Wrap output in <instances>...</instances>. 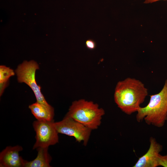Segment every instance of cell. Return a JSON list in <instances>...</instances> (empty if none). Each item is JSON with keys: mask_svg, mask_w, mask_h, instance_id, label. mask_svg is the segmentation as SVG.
<instances>
[{"mask_svg": "<svg viewBox=\"0 0 167 167\" xmlns=\"http://www.w3.org/2000/svg\"><path fill=\"white\" fill-rule=\"evenodd\" d=\"M150 146L147 152L139 158L134 167H157L158 166V158L163 147L155 138L151 137Z\"/></svg>", "mask_w": 167, "mask_h": 167, "instance_id": "52a82bcc", "label": "cell"}, {"mask_svg": "<svg viewBox=\"0 0 167 167\" xmlns=\"http://www.w3.org/2000/svg\"><path fill=\"white\" fill-rule=\"evenodd\" d=\"M103 109L92 101L80 99L73 102L66 116L79 122L92 130L97 129L105 114Z\"/></svg>", "mask_w": 167, "mask_h": 167, "instance_id": "3957f363", "label": "cell"}, {"mask_svg": "<svg viewBox=\"0 0 167 167\" xmlns=\"http://www.w3.org/2000/svg\"><path fill=\"white\" fill-rule=\"evenodd\" d=\"M39 69L38 64L33 60L24 61L19 64L15 70L19 83H24L27 84L33 91L36 102L48 107H51L46 101L41 91V88L36 80L35 74Z\"/></svg>", "mask_w": 167, "mask_h": 167, "instance_id": "277c9868", "label": "cell"}, {"mask_svg": "<svg viewBox=\"0 0 167 167\" xmlns=\"http://www.w3.org/2000/svg\"><path fill=\"white\" fill-rule=\"evenodd\" d=\"M48 148H36L37 155L33 160L26 161L25 167H49L52 158L48 152Z\"/></svg>", "mask_w": 167, "mask_h": 167, "instance_id": "30bf717a", "label": "cell"}, {"mask_svg": "<svg viewBox=\"0 0 167 167\" xmlns=\"http://www.w3.org/2000/svg\"><path fill=\"white\" fill-rule=\"evenodd\" d=\"M13 70L4 65L0 66V83L8 81L10 77L15 75Z\"/></svg>", "mask_w": 167, "mask_h": 167, "instance_id": "8fae6325", "label": "cell"}, {"mask_svg": "<svg viewBox=\"0 0 167 167\" xmlns=\"http://www.w3.org/2000/svg\"><path fill=\"white\" fill-rule=\"evenodd\" d=\"M29 108L37 120L52 121L54 117V109L36 102L29 106Z\"/></svg>", "mask_w": 167, "mask_h": 167, "instance_id": "9c48e42d", "label": "cell"}, {"mask_svg": "<svg viewBox=\"0 0 167 167\" xmlns=\"http://www.w3.org/2000/svg\"><path fill=\"white\" fill-rule=\"evenodd\" d=\"M58 133L74 137L76 141L83 142L86 146L91 135L92 129L79 122L65 116L61 121L54 122Z\"/></svg>", "mask_w": 167, "mask_h": 167, "instance_id": "5b68a950", "label": "cell"}, {"mask_svg": "<svg viewBox=\"0 0 167 167\" xmlns=\"http://www.w3.org/2000/svg\"><path fill=\"white\" fill-rule=\"evenodd\" d=\"M160 0H144V3L145 4L151 3Z\"/></svg>", "mask_w": 167, "mask_h": 167, "instance_id": "9a60e30c", "label": "cell"}, {"mask_svg": "<svg viewBox=\"0 0 167 167\" xmlns=\"http://www.w3.org/2000/svg\"><path fill=\"white\" fill-rule=\"evenodd\" d=\"M158 166L167 167V154L165 155L159 154L158 158Z\"/></svg>", "mask_w": 167, "mask_h": 167, "instance_id": "7c38bea8", "label": "cell"}, {"mask_svg": "<svg viewBox=\"0 0 167 167\" xmlns=\"http://www.w3.org/2000/svg\"><path fill=\"white\" fill-rule=\"evenodd\" d=\"M8 81L0 83V96H1L3 94L4 91L8 84Z\"/></svg>", "mask_w": 167, "mask_h": 167, "instance_id": "5bb4252c", "label": "cell"}, {"mask_svg": "<svg viewBox=\"0 0 167 167\" xmlns=\"http://www.w3.org/2000/svg\"><path fill=\"white\" fill-rule=\"evenodd\" d=\"M23 150L20 146H7L0 154L1 167H24L25 162L19 155Z\"/></svg>", "mask_w": 167, "mask_h": 167, "instance_id": "ba28073f", "label": "cell"}, {"mask_svg": "<svg viewBox=\"0 0 167 167\" xmlns=\"http://www.w3.org/2000/svg\"><path fill=\"white\" fill-rule=\"evenodd\" d=\"M148 95V89L141 81L129 77L118 83L114 98L120 109L130 115L138 111Z\"/></svg>", "mask_w": 167, "mask_h": 167, "instance_id": "6da1fadb", "label": "cell"}, {"mask_svg": "<svg viewBox=\"0 0 167 167\" xmlns=\"http://www.w3.org/2000/svg\"><path fill=\"white\" fill-rule=\"evenodd\" d=\"M137 113L136 118L138 122L144 120L148 125L157 127L164 126L167 120V79L161 90L150 95L148 105L140 107Z\"/></svg>", "mask_w": 167, "mask_h": 167, "instance_id": "7a4b0ae2", "label": "cell"}, {"mask_svg": "<svg viewBox=\"0 0 167 167\" xmlns=\"http://www.w3.org/2000/svg\"><path fill=\"white\" fill-rule=\"evenodd\" d=\"M86 45L88 49H93L96 48V44L93 40L89 39L86 41Z\"/></svg>", "mask_w": 167, "mask_h": 167, "instance_id": "4fadbf2b", "label": "cell"}, {"mask_svg": "<svg viewBox=\"0 0 167 167\" xmlns=\"http://www.w3.org/2000/svg\"><path fill=\"white\" fill-rule=\"evenodd\" d=\"M54 121H34L33 127L36 132V141L33 149L38 148H48L58 143V133L54 124Z\"/></svg>", "mask_w": 167, "mask_h": 167, "instance_id": "8992f818", "label": "cell"}]
</instances>
